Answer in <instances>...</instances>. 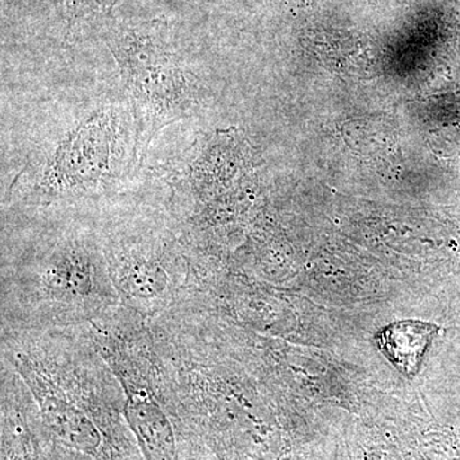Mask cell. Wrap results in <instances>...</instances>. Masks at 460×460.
<instances>
[{
  "instance_id": "obj_1",
  "label": "cell",
  "mask_w": 460,
  "mask_h": 460,
  "mask_svg": "<svg viewBox=\"0 0 460 460\" xmlns=\"http://www.w3.org/2000/svg\"><path fill=\"white\" fill-rule=\"evenodd\" d=\"M0 337L2 359L25 383L41 428L66 449L102 456L108 426L127 422L126 398L87 325L2 330Z\"/></svg>"
},
{
  "instance_id": "obj_2",
  "label": "cell",
  "mask_w": 460,
  "mask_h": 460,
  "mask_svg": "<svg viewBox=\"0 0 460 460\" xmlns=\"http://www.w3.org/2000/svg\"><path fill=\"white\" fill-rule=\"evenodd\" d=\"M122 307L102 230L68 222L8 251L2 268V330L90 325Z\"/></svg>"
},
{
  "instance_id": "obj_3",
  "label": "cell",
  "mask_w": 460,
  "mask_h": 460,
  "mask_svg": "<svg viewBox=\"0 0 460 460\" xmlns=\"http://www.w3.org/2000/svg\"><path fill=\"white\" fill-rule=\"evenodd\" d=\"M104 38L128 96L135 124L133 156L138 163L160 129L199 107L201 83L181 59L166 21L107 17Z\"/></svg>"
},
{
  "instance_id": "obj_4",
  "label": "cell",
  "mask_w": 460,
  "mask_h": 460,
  "mask_svg": "<svg viewBox=\"0 0 460 460\" xmlns=\"http://www.w3.org/2000/svg\"><path fill=\"white\" fill-rule=\"evenodd\" d=\"M100 230L122 307L153 320L186 295L192 274L189 252L164 219L114 217Z\"/></svg>"
},
{
  "instance_id": "obj_5",
  "label": "cell",
  "mask_w": 460,
  "mask_h": 460,
  "mask_svg": "<svg viewBox=\"0 0 460 460\" xmlns=\"http://www.w3.org/2000/svg\"><path fill=\"white\" fill-rule=\"evenodd\" d=\"M120 127L114 111L102 108L66 133L38 175L32 201H69L96 195L117 178Z\"/></svg>"
},
{
  "instance_id": "obj_6",
  "label": "cell",
  "mask_w": 460,
  "mask_h": 460,
  "mask_svg": "<svg viewBox=\"0 0 460 460\" xmlns=\"http://www.w3.org/2000/svg\"><path fill=\"white\" fill-rule=\"evenodd\" d=\"M243 145L234 133L220 131L208 141L192 165L190 190L195 206L217 195L226 181L232 180L244 162Z\"/></svg>"
},
{
  "instance_id": "obj_7",
  "label": "cell",
  "mask_w": 460,
  "mask_h": 460,
  "mask_svg": "<svg viewBox=\"0 0 460 460\" xmlns=\"http://www.w3.org/2000/svg\"><path fill=\"white\" fill-rule=\"evenodd\" d=\"M438 326L423 321L405 320L390 323L377 332L378 349L408 376L416 374Z\"/></svg>"
},
{
  "instance_id": "obj_8",
  "label": "cell",
  "mask_w": 460,
  "mask_h": 460,
  "mask_svg": "<svg viewBox=\"0 0 460 460\" xmlns=\"http://www.w3.org/2000/svg\"><path fill=\"white\" fill-rule=\"evenodd\" d=\"M3 20L38 16L41 12L54 9L57 13V0H2Z\"/></svg>"
},
{
  "instance_id": "obj_9",
  "label": "cell",
  "mask_w": 460,
  "mask_h": 460,
  "mask_svg": "<svg viewBox=\"0 0 460 460\" xmlns=\"http://www.w3.org/2000/svg\"><path fill=\"white\" fill-rule=\"evenodd\" d=\"M58 16L69 25L98 14L95 0H57Z\"/></svg>"
},
{
  "instance_id": "obj_10",
  "label": "cell",
  "mask_w": 460,
  "mask_h": 460,
  "mask_svg": "<svg viewBox=\"0 0 460 460\" xmlns=\"http://www.w3.org/2000/svg\"><path fill=\"white\" fill-rule=\"evenodd\" d=\"M122 0H95L99 14H108Z\"/></svg>"
}]
</instances>
